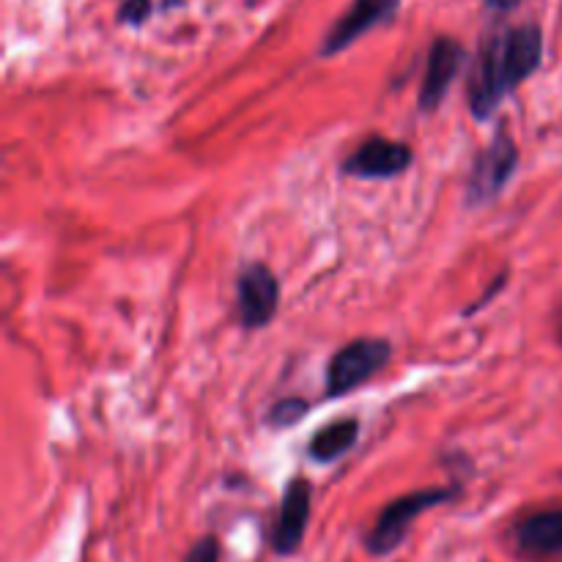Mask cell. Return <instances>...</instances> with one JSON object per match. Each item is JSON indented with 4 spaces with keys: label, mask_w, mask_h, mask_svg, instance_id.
<instances>
[{
    "label": "cell",
    "mask_w": 562,
    "mask_h": 562,
    "mask_svg": "<svg viewBox=\"0 0 562 562\" xmlns=\"http://www.w3.org/2000/svg\"><path fill=\"white\" fill-rule=\"evenodd\" d=\"M486 3H488V9H494V11H510L514 5H519L521 0H486Z\"/></svg>",
    "instance_id": "obj_15"
},
{
    "label": "cell",
    "mask_w": 562,
    "mask_h": 562,
    "mask_svg": "<svg viewBox=\"0 0 562 562\" xmlns=\"http://www.w3.org/2000/svg\"><path fill=\"white\" fill-rule=\"evenodd\" d=\"M239 316L247 327H263L278 311V280L261 263L239 274Z\"/></svg>",
    "instance_id": "obj_7"
},
{
    "label": "cell",
    "mask_w": 562,
    "mask_h": 562,
    "mask_svg": "<svg viewBox=\"0 0 562 562\" xmlns=\"http://www.w3.org/2000/svg\"><path fill=\"white\" fill-rule=\"evenodd\" d=\"M302 412H305V404L302 401H285V404H278L272 412L274 426H289V423L300 420Z\"/></svg>",
    "instance_id": "obj_13"
},
{
    "label": "cell",
    "mask_w": 562,
    "mask_h": 562,
    "mask_svg": "<svg viewBox=\"0 0 562 562\" xmlns=\"http://www.w3.org/2000/svg\"><path fill=\"white\" fill-rule=\"evenodd\" d=\"M357 442V420H338L322 428L311 442V456L316 461H335Z\"/></svg>",
    "instance_id": "obj_11"
},
{
    "label": "cell",
    "mask_w": 562,
    "mask_h": 562,
    "mask_svg": "<svg viewBox=\"0 0 562 562\" xmlns=\"http://www.w3.org/2000/svg\"><path fill=\"white\" fill-rule=\"evenodd\" d=\"M307 519H311V483L296 477L285 488L283 508H280L278 530H274V547H278V552L291 554L300 547Z\"/></svg>",
    "instance_id": "obj_9"
},
{
    "label": "cell",
    "mask_w": 562,
    "mask_h": 562,
    "mask_svg": "<svg viewBox=\"0 0 562 562\" xmlns=\"http://www.w3.org/2000/svg\"><path fill=\"white\" fill-rule=\"evenodd\" d=\"M190 562H220V549L214 538H203L192 547L190 552Z\"/></svg>",
    "instance_id": "obj_14"
},
{
    "label": "cell",
    "mask_w": 562,
    "mask_h": 562,
    "mask_svg": "<svg viewBox=\"0 0 562 562\" xmlns=\"http://www.w3.org/2000/svg\"><path fill=\"white\" fill-rule=\"evenodd\" d=\"M453 497V492H445V488H426V492H415V494H406V497L395 499L393 505H387L382 516H379L376 527L371 532V547L373 554H387L404 541L406 530H409L412 521L417 519L420 514H426L428 508L439 503H448Z\"/></svg>",
    "instance_id": "obj_3"
},
{
    "label": "cell",
    "mask_w": 562,
    "mask_h": 562,
    "mask_svg": "<svg viewBox=\"0 0 562 562\" xmlns=\"http://www.w3.org/2000/svg\"><path fill=\"white\" fill-rule=\"evenodd\" d=\"M519 543L530 554H552L562 549V510L530 516L519 527Z\"/></svg>",
    "instance_id": "obj_10"
},
{
    "label": "cell",
    "mask_w": 562,
    "mask_h": 562,
    "mask_svg": "<svg viewBox=\"0 0 562 562\" xmlns=\"http://www.w3.org/2000/svg\"><path fill=\"white\" fill-rule=\"evenodd\" d=\"M148 14H151V0H124L119 11L121 20L132 22V25H140Z\"/></svg>",
    "instance_id": "obj_12"
},
{
    "label": "cell",
    "mask_w": 562,
    "mask_h": 562,
    "mask_svg": "<svg viewBox=\"0 0 562 562\" xmlns=\"http://www.w3.org/2000/svg\"><path fill=\"white\" fill-rule=\"evenodd\" d=\"M401 0H355L351 9L335 22L333 31L324 38V55H335L340 49H346L349 44H355L362 33H368L371 27H376L379 22L390 20L398 9Z\"/></svg>",
    "instance_id": "obj_5"
},
{
    "label": "cell",
    "mask_w": 562,
    "mask_h": 562,
    "mask_svg": "<svg viewBox=\"0 0 562 562\" xmlns=\"http://www.w3.org/2000/svg\"><path fill=\"white\" fill-rule=\"evenodd\" d=\"M461 60H464V47L459 42H453V38H437L434 42L420 88L423 110L439 108V102H442L445 93L453 86L456 75H459Z\"/></svg>",
    "instance_id": "obj_8"
},
{
    "label": "cell",
    "mask_w": 562,
    "mask_h": 562,
    "mask_svg": "<svg viewBox=\"0 0 562 562\" xmlns=\"http://www.w3.org/2000/svg\"><path fill=\"white\" fill-rule=\"evenodd\" d=\"M393 357V346L387 340H355L333 357L327 368V393L346 395L349 390L360 387L362 382L382 371Z\"/></svg>",
    "instance_id": "obj_2"
},
{
    "label": "cell",
    "mask_w": 562,
    "mask_h": 562,
    "mask_svg": "<svg viewBox=\"0 0 562 562\" xmlns=\"http://www.w3.org/2000/svg\"><path fill=\"white\" fill-rule=\"evenodd\" d=\"M543 38L536 25H521L499 33L477 55L470 77V104L477 119L494 113L499 99L514 91L541 64Z\"/></svg>",
    "instance_id": "obj_1"
},
{
    "label": "cell",
    "mask_w": 562,
    "mask_h": 562,
    "mask_svg": "<svg viewBox=\"0 0 562 562\" xmlns=\"http://www.w3.org/2000/svg\"><path fill=\"white\" fill-rule=\"evenodd\" d=\"M516 168V146L508 135H499L497 140L477 157L470 176V201L486 203L503 192Z\"/></svg>",
    "instance_id": "obj_4"
},
{
    "label": "cell",
    "mask_w": 562,
    "mask_h": 562,
    "mask_svg": "<svg viewBox=\"0 0 562 562\" xmlns=\"http://www.w3.org/2000/svg\"><path fill=\"white\" fill-rule=\"evenodd\" d=\"M409 165L412 151L404 143L373 137L351 154L346 162V173L357 176V179H390V176L404 173Z\"/></svg>",
    "instance_id": "obj_6"
}]
</instances>
